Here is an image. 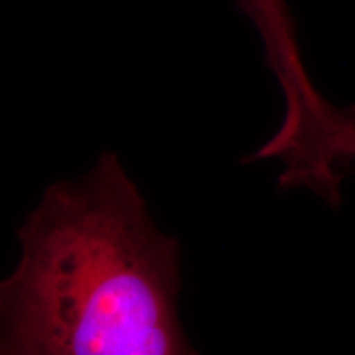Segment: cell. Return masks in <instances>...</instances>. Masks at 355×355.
I'll return each mask as SVG.
<instances>
[{
    "label": "cell",
    "instance_id": "cell-2",
    "mask_svg": "<svg viewBox=\"0 0 355 355\" xmlns=\"http://www.w3.org/2000/svg\"><path fill=\"white\" fill-rule=\"evenodd\" d=\"M237 3L263 33L279 30L290 21L283 0H237Z\"/></svg>",
    "mask_w": 355,
    "mask_h": 355
},
{
    "label": "cell",
    "instance_id": "cell-1",
    "mask_svg": "<svg viewBox=\"0 0 355 355\" xmlns=\"http://www.w3.org/2000/svg\"><path fill=\"white\" fill-rule=\"evenodd\" d=\"M0 285L7 355H183L180 242L163 234L112 152L58 181L17 230Z\"/></svg>",
    "mask_w": 355,
    "mask_h": 355
}]
</instances>
